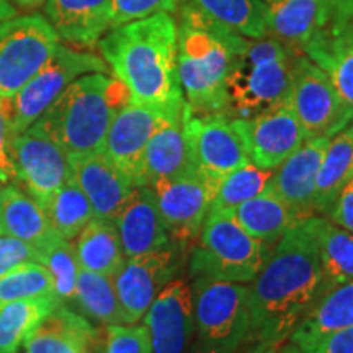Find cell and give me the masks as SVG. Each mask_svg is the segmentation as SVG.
Here are the masks:
<instances>
[{"mask_svg":"<svg viewBox=\"0 0 353 353\" xmlns=\"http://www.w3.org/2000/svg\"><path fill=\"white\" fill-rule=\"evenodd\" d=\"M249 286L250 330L247 342L262 353L286 342L314 306L322 290L319 244L309 218L273 245Z\"/></svg>","mask_w":353,"mask_h":353,"instance_id":"obj_1","label":"cell"},{"mask_svg":"<svg viewBox=\"0 0 353 353\" xmlns=\"http://www.w3.org/2000/svg\"><path fill=\"white\" fill-rule=\"evenodd\" d=\"M99 48L132 101L161 110L183 107L176 76V23L170 13L117 26Z\"/></svg>","mask_w":353,"mask_h":353,"instance_id":"obj_2","label":"cell"},{"mask_svg":"<svg viewBox=\"0 0 353 353\" xmlns=\"http://www.w3.org/2000/svg\"><path fill=\"white\" fill-rule=\"evenodd\" d=\"M247 38L192 2H182L176 25V76L193 113H226V81Z\"/></svg>","mask_w":353,"mask_h":353,"instance_id":"obj_3","label":"cell"},{"mask_svg":"<svg viewBox=\"0 0 353 353\" xmlns=\"http://www.w3.org/2000/svg\"><path fill=\"white\" fill-rule=\"evenodd\" d=\"M130 99L118 79L90 72L70 83L37 123L69 157L103 152L110 125Z\"/></svg>","mask_w":353,"mask_h":353,"instance_id":"obj_4","label":"cell"},{"mask_svg":"<svg viewBox=\"0 0 353 353\" xmlns=\"http://www.w3.org/2000/svg\"><path fill=\"white\" fill-rule=\"evenodd\" d=\"M290 92L291 56L283 44L272 37L247 39L226 81V114L250 120L290 101Z\"/></svg>","mask_w":353,"mask_h":353,"instance_id":"obj_5","label":"cell"},{"mask_svg":"<svg viewBox=\"0 0 353 353\" xmlns=\"http://www.w3.org/2000/svg\"><path fill=\"white\" fill-rule=\"evenodd\" d=\"M272 249L250 236L232 211H210L190 255V276L250 283Z\"/></svg>","mask_w":353,"mask_h":353,"instance_id":"obj_6","label":"cell"},{"mask_svg":"<svg viewBox=\"0 0 353 353\" xmlns=\"http://www.w3.org/2000/svg\"><path fill=\"white\" fill-rule=\"evenodd\" d=\"M195 353H236L249 339L247 283L193 278Z\"/></svg>","mask_w":353,"mask_h":353,"instance_id":"obj_7","label":"cell"},{"mask_svg":"<svg viewBox=\"0 0 353 353\" xmlns=\"http://www.w3.org/2000/svg\"><path fill=\"white\" fill-rule=\"evenodd\" d=\"M185 126L198 170L219 187L221 180L250 164L249 120L226 113H193L187 105Z\"/></svg>","mask_w":353,"mask_h":353,"instance_id":"obj_8","label":"cell"},{"mask_svg":"<svg viewBox=\"0 0 353 353\" xmlns=\"http://www.w3.org/2000/svg\"><path fill=\"white\" fill-rule=\"evenodd\" d=\"M90 72H107V64L90 52L57 44L50 61L10 99L12 134L28 130L70 83Z\"/></svg>","mask_w":353,"mask_h":353,"instance_id":"obj_9","label":"cell"},{"mask_svg":"<svg viewBox=\"0 0 353 353\" xmlns=\"http://www.w3.org/2000/svg\"><path fill=\"white\" fill-rule=\"evenodd\" d=\"M59 37L41 15L0 21V97L12 99L54 54Z\"/></svg>","mask_w":353,"mask_h":353,"instance_id":"obj_10","label":"cell"},{"mask_svg":"<svg viewBox=\"0 0 353 353\" xmlns=\"http://www.w3.org/2000/svg\"><path fill=\"white\" fill-rule=\"evenodd\" d=\"M290 105L307 138H332L353 120L327 74L304 54L291 57Z\"/></svg>","mask_w":353,"mask_h":353,"instance_id":"obj_11","label":"cell"},{"mask_svg":"<svg viewBox=\"0 0 353 353\" xmlns=\"http://www.w3.org/2000/svg\"><path fill=\"white\" fill-rule=\"evenodd\" d=\"M185 252L183 247L170 241L162 249L125 260L113 283L128 324H136L145 316L161 290L176 276Z\"/></svg>","mask_w":353,"mask_h":353,"instance_id":"obj_12","label":"cell"},{"mask_svg":"<svg viewBox=\"0 0 353 353\" xmlns=\"http://www.w3.org/2000/svg\"><path fill=\"white\" fill-rule=\"evenodd\" d=\"M172 242L185 250L195 244L218 185L200 170L149 185Z\"/></svg>","mask_w":353,"mask_h":353,"instance_id":"obj_13","label":"cell"},{"mask_svg":"<svg viewBox=\"0 0 353 353\" xmlns=\"http://www.w3.org/2000/svg\"><path fill=\"white\" fill-rule=\"evenodd\" d=\"M12 157L17 180L41 206L72 175L69 156L38 123L13 136Z\"/></svg>","mask_w":353,"mask_h":353,"instance_id":"obj_14","label":"cell"},{"mask_svg":"<svg viewBox=\"0 0 353 353\" xmlns=\"http://www.w3.org/2000/svg\"><path fill=\"white\" fill-rule=\"evenodd\" d=\"M182 108L161 110L141 105L130 99L113 118L105 139L103 154L134 183V187L144 185L143 164L149 141L159 128L182 112Z\"/></svg>","mask_w":353,"mask_h":353,"instance_id":"obj_15","label":"cell"},{"mask_svg":"<svg viewBox=\"0 0 353 353\" xmlns=\"http://www.w3.org/2000/svg\"><path fill=\"white\" fill-rule=\"evenodd\" d=\"M152 353H195L192 285L174 278L154 299L144 316Z\"/></svg>","mask_w":353,"mask_h":353,"instance_id":"obj_16","label":"cell"},{"mask_svg":"<svg viewBox=\"0 0 353 353\" xmlns=\"http://www.w3.org/2000/svg\"><path fill=\"white\" fill-rule=\"evenodd\" d=\"M250 161L265 170H276L307 138L290 101L265 110L249 120Z\"/></svg>","mask_w":353,"mask_h":353,"instance_id":"obj_17","label":"cell"},{"mask_svg":"<svg viewBox=\"0 0 353 353\" xmlns=\"http://www.w3.org/2000/svg\"><path fill=\"white\" fill-rule=\"evenodd\" d=\"M330 138H309L296 152L273 170L270 187L280 195L299 219L311 218L314 213L316 179L324 161Z\"/></svg>","mask_w":353,"mask_h":353,"instance_id":"obj_18","label":"cell"},{"mask_svg":"<svg viewBox=\"0 0 353 353\" xmlns=\"http://www.w3.org/2000/svg\"><path fill=\"white\" fill-rule=\"evenodd\" d=\"M70 170L94 208L95 218L113 221L131 195L134 183L103 152L69 157Z\"/></svg>","mask_w":353,"mask_h":353,"instance_id":"obj_19","label":"cell"},{"mask_svg":"<svg viewBox=\"0 0 353 353\" xmlns=\"http://www.w3.org/2000/svg\"><path fill=\"white\" fill-rule=\"evenodd\" d=\"M126 259L148 254L170 244L169 231L149 185L132 188L114 219Z\"/></svg>","mask_w":353,"mask_h":353,"instance_id":"obj_20","label":"cell"},{"mask_svg":"<svg viewBox=\"0 0 353 353\" xmlns=\"http://www.w3.org/2000/svg\"><path fill=\"white\" fill-rule=\"evenodd\" d=\"M185 113H187V101L182 112L159 128L149 141L143 164L144 185H152L159 180L176 179L198 170L188 143Z\"/></svg>","mask_w":353,"mask_h":353,"instance_id":"obj_21","label":"cell"},{"mask_svg":"<svg viewBox=\"0 0 353 353\" xmlns=\"http://www.w3.org/2000/svg\"><path fill=\"white\" fill-rule=\"evenodd\" d=\"M44 10L61 39L94 48L112 26L113 0H48Z\"/></svg>","mask_w":353,"mask_h":353,"instance_id":"obj_22","label":"cell"},{"mask_svg":"<svg viewBox=\"0 0 353 353\" xmlns=\"http://www.w3.org/2000/svg\"><path fill=\"white\" fill-rule=\"evenodd\" d=\"M0 236L15 237L39 250L59 234L30 193L7 183L0 187Z\"/></svg>","mask_w":353,"mask_h":353,"instance_id":"obj_23","label":"cell"},{"mask_svg":"<svg viewBox=\"0 0 353 353\" xmlns=\"http://www.w3.org/2000/svg\"><path fill=\"white\" fill-rule=\"evenodd\" d=\"M353 325V280L317 299L286 339L299 353H306L325 335Z\"/></svg>","mask_w":353,"mask_h":353,"instance_id":"obj_24","label":"cell"},{"mask_svg":"<svg viewBox=\"0 0 353 353\" xmlns=\"http://www.w3.org/2000/svg\"><path fill=\"white\" fill-rule=\"evenodd\" d=\"M324 12L325 0H273L268 3L267 37L278 39L291 57L303 56Z\"/></svg>","mask_w":353,"mask_h":353,"instance_id":"obj_25","label":"cell"},{"mask_svg":"<svg viewBox=\"0 0 353 353\" xmlns=\"http://www.w3.org/2000/svg\"><path fill=\"white\" fill-rule=\"evenodd\" d=\"M97 332L85 317L57 306L25 341L26 353H90Z\"/></svg>","mask_w":353,"mask_h":353,"instance_id":"obj_26","label":"cell"},{"mask_svg":"<svg viewBox=\"0 0 353 353\" xmlns=\"http://www.w3.org/2000/svg\"><path fill=\"white\" fill-rule=\"evenodd\" d=\"M236 219L255 239L275 245L299 219L270 185L265 192L232 210Z\"/></svg>","mask_w":353,"mask_h":353,"instance_id":"obj_27","label":"cell"},{"mask_svg":"<svg viewBox=\"0 0 353 353\" xmlns=\"http://www.w3.org/2000/svg\"><path fill=\"white\" fill-rule=\"evenodd\" d=\"M312 231L319 244L322 267L321 296L353 280V232L339 228L324 216H311ZM319 296V298H321Z\"/></svg>","mask_w":353,"mask_h":353,"instance_id":"obj_28","label":"cell"},{"mask_svg":"<svg viewBox=\"0 0 353 353\" xmlns=\"http://www.w3.org/2000/svg\"><path fill=\"white\" fill-rule=\"evenodd\" d=\"M74 249L79 267L101 275L114 276L126 260L118 229L108 219H92L77 236Z\"/></svg>","mask_w":353,"mask_h":353,"instance_id":"obj_29","label":"cell"},{"mask_svg":"<svg viewBox=\"0 0 353 353\" xmlns=\"http://www.w3.org/2000/svg\"><path fill=\"white\" fill-rule=\"evenodd\" d=\"M353 176V134L347 128L334 134L322 161L314 190V213L327 214L335 198Z\"/></svg>","mask_w":353,"mask_h":353,"instance_id":"obj_30","label":"cell"},{"mask_svg":"<svg viewBox=\"0 0 353 353\" xmlns=\"http://www.w3.org/2000/svg\"><path fill=\"white\" fill-rule=\"evenodd\" d=\"M57 296L20 299L0 307V353H17L41 322L61 306Z\"/></svg>","mask_w":353,"mask_h":353,"instance_id":"obj_31","label":"cell"},{"mask_svg":"<svg viewBox=\"0 0 353 353\" xmlns=\"http://www.w3.org/2000/svg\"><path fill=\"white\" fill-rule=\"evenodd\" d=\"M74 299L83 314L100 324H128L126 314L114 290L113 276L81 268Z\"/></svg>","mask_w":353,"mask_h":353,"instance_id":"obj_32","label":"cell"},{"mask_svg":"<svg viewBox=\"0 0 353 353\" xmlns=\"http://www.w3.org/2000/svg\"><path fill=\"white\" fill-rule=\"evenodd\" d=\"M54 231L64 239H76L95 218L90 201L72 175L43 206Z\"/></svg>","mask_w":353,"mask_h":353,"instance_id":"obj_33","label":"cell"},{"mask_svg":"<svg viewBox=\"0 0 353 353\" xmlns=\"http://www.w3.org/2000/svg\"><path fill=\"white\" fill-rule=\"evenodd\" d=\"M201 12L219 23L242 34L244 38L267 37V12L265 0H190Z\"/></svg>","mask_w":353,"mask_h":353,"instance_id":"obj_34","label":"cell"},{"mask_svg":"<svg viewBox=\"0 0 353 353\" xmlns=\"http://www.w3.org/2000/svg\"><path fill=\"white\" fill-rule=\"evenodd\" d=\"M272 176L273 170L260 169L252 162L239 167L221 180L210 211H232L244 201L265 192L272 182Z\"/></svg>","mask_w":353,"mask_h":353,"instance_id":"obj_35","label":"cell"},{"mask_svg":"<svg viewBox=\"0 0 353 353\" xmlns=\"http://www.w3.org/2000/svg\"><path fill=\"white\" fill-rule=\"evenodd\" d=\"M43 296H56L52 278L43 263H23L0 276V307L20 299Z\"/></svg>","mask_w":353,"mask_h":353,"instance_id":"obj_36","label":"cell"},{"mask_svg":"<svg viewBox=\"0 0 353 353\" xmlns=\"http://www.w3.org/2000/svg\"><path fill=\"white\" fill-rule=\"evenodd\" d=\"M39 263L48 268L54 285V293L61 301L72 299L76 294L79 267L74 244L64 237L56 236L38 250Z\"/></svg>","mask_w":353,"mask_h":353,"instance_id":"obj_37","label":"cell"},{"mask_svg":"<svg viewBox=\"0 0 353 353\" xmlns=\"http://www.w3.org/2000/svg\"><path fill=\"white\" fill-rule=\"evenodd\" d=\"M105 353H152L145 324H113L107 327Z\"/></svg>","mask_w":353,"mask_h":353,"instance_id":"obj_38","label":"cell"},{"mask_svg":"<svg viewBox=\"0 0 353 353\" xmlns=\"http://www.w3.org/2000/svg\"><path fill=\"white\" fill-rule=\"evenodd\" d=\"M182 2L183 0H113L112 28L157 13H175Z\"/></svg>","mask_w":353,"mask_h":353,"instance_id":"obj_39","label":"cell"},{"mask_svg":"<svg viewBox=\"0 0 353 353\" xmlns=\"http://www.w3.org/2000/svg\"><path fill=\"white\" fill-rule=\"evenodd\" d=\"M12 110L10 99L0 97V182L3 185L17 180L15 165L12 157V126H10Z\"/></svg>","mask_w":353,"mask_h":353,"instance_id":"obj_40","label":"cell"},{"mask_svg":"<svg viewBox=\"0 0 353 353\" xmlns=\"http://www.w3.org/2000/svg\"><path fill=\"white\" fill-rule=\"evenodd\" d=\"M28 262H39V252L33 245L15 237L0 236V276Z\"/></svg>","mask_w":353,"mask_h":353,"instance_id":"obj_41","label":"cell"},{"mask_svg":"<svg viewBox=\"0 0 353 353\" xmlns=\"http://www.w3.org/2000/svg\"><path fill=\"white\" fill-rule=\"evenodd\" d=\"M325 216L339 228L353 232V176L343 185Z\"/></svg>","mask_w":353,"mask_h":353,"instance_id":"obj_42","label":"cell"},{"mask_svg":"<svg viewBox=\"0 0 353 353\" xmlns=\"http://www.w3.org/2000/svg\"><path fill=\"white\" fill-rule=\"evenodd\" d=\"M306 353H353V325L325 335Z\"/></svg>","mask_w":353,"mask_h":353,"instance_id":"obj_43","label":"cell"},{"mask_svg":"<svg viewBox=\"0 0 353 353\" xmlns=\"http://www.w3.org/2000/svg\"><path fill=\"white\" fill-rule=\"evenodd\" d=\"M15 17V8L10 6L8 0H0V21L10 20Z\"/></svg>","mask_w":353,"mask_h":353,"instance_id":"obj_44","label":"cell"},{"mask_svg":"<svg viewBox=\"0 0 353 353\" xmlns=\"http://www.w3.org/2000/svg\"><path fill=\"white\" fill-rule=\"evenodd\" d=\"M262 353H299V352L293 345H291L290 342L286 343V345H285V342H283V343H280V345H276V347L267 348V350L262 352Z\"/></svg>","mask_w":353,"mask_h":353,"instance_id":"obj_45","label":"cell"},{"mask_svg":"<svg viewBox=\"0 0 353 353\" xmlns=\"http://www.w3.org/2000/svg\"><path fill=\"white\" fill-rule=\"evenodd\" d=\"M19 2L25 7H34V6H38V3H41L43 0H19Z\"/></svg>","mask_w":353,"mask_h":353,"instance_id":"obj_46","label":"cell"},{"mask_svg":"<svg viewBox=\"0 0 353 353\" xmlns=\"http://www.w3.org/2000/svg\"><path fill=\"white\" fill-rule=\"evenodd\" d=\"M347 130L348 131H350L352 132V134H353V120L350 121V123H348V125H347Z\"/></svg>","mask_w":353,"mask_h":353,"instance_id":"obj_47","label":"cell"},{"mask_svg":"<svg viewBox=\"0 0 353 353\" xmlns=\"http://www.w3.org/2000/svg\"><path fill=\"white\" fill-rule=\"evenodd\" d=\"M236 353H237V352H236ZM242 353H257V352H255V350H254V348H252V347H250V348H249V350H245V352H242Z\"/></svg>","mask_w":353,"mask_h":353,"instance_id":"obj_48","label":"cell"},{"mask_svg":"<svg viewBox=\"0 0 353 353\" xmlns=\"http://www.w3.org/2000/svg\"><path fill=\"white\" fill-rule=\"evenodd\" d=\"M265 2H267V3H270V2H273V0H265Z\"/></svg>","mask_w":353,"mask_h":353,"instance_id":"obj_49","label":"cell"},{"mask_svg":"<svg viewBox=\"0 0 353 353\" xmlns=\"http://www.w3.org/2000/svg\"><path fill=\"white\" fill-rule=\"evenodd\" d=\"M0 187H2V182H0Z\"/></svg>","mask_w":353,"mask_h":353,"instance_id":"obj_50","label":"cell"}]
</instances>
